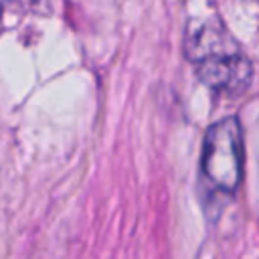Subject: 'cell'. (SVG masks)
Masks as SVG:
<instances>
[{
  "mask_svg": "<svg viewBox=\"0 0 259 259\" xmlns=\"http://www.w3.org/2000/svg\"><path fill=\"white\" fill-rule=\"evenodd\" d=\"M186 55L200 81L219 93H241L251 79V65L221 20H208L188 30Z\"/></svg>",
  "mask_w": 259,
  "mask_h": 259,
  "instance_id": "obj_1",
  "label": "cell"
},
{
  "mask_svg": "<svg viewBox=\"0 0 259 259\" xmlns=\"http://www.w3.org/2000/svg\"><path fill=\"white\" fill-rule=\"evenodd\" d=\"M243 170V138L239 121L221 119L206 132L202 146V174L206 182L221 190L233 192L239 186Z\"/></svg>",
  "mask_w": 259,
  "mask_h": 259,
  "instance_id": "obj_2",
  "label": "cell"
}]
</instances>
